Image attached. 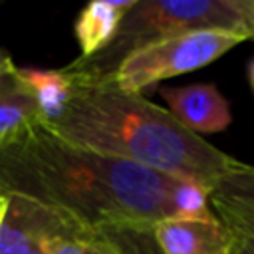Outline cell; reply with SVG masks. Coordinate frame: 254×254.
<instances>
[{
  "instance_id": "7c38bea8",
  "label": "cell",
  "mask_w": 254,
  "mask_h": 254,
  "mask_svg": "<svg viewBox=\"0 0 254 254\" xmlns=\"http://www.w3.org/2000/svg\"><path fill=\"white\" fill-rule=\"evenodd\" d=\"M111 254H163L151 228L141 226H107L95 232Z\"/></svg>"
},
{
  "instance_id": "ba28073f",
  "label": "cell",
  "mask_w": 254,
  "mask_h": 254,
  "mask_svg": "<svg viewBox=\"0 0 254 254\" xmlns=\"http://www.w3.org/2000/svg\"><path fill=\"white\" fill-rule=\"evenodd\" d=\"M40 123L44 121L38 103L14 64L0 73V147Z\"/></svg>"
},
{
  "instance_id": "2e32d148",
  "label": "cell",
  "mask_w": 254,
  "mask_h": 254,
  "mask_svg": "<svg viewBox=\"0 0 254 254\" xmlns=\"http://www.w3.org/2000/svg\"><path fill=\"white\" fill-rule=\"evenodd\" d=\"M10 65H14V60H12V54H10L8 50H4V48H0V73H2L4 69H8Z\"/></svg>"
},
{
  "instance_id": "7a4b0ae2",
  "label": "cell",
  "mask_w": 254,
  "mask_h": 254,
  "mask_svg": "<svg viewBox=\"0 0 254 254\" xmlns=\"http://www.w3.org/2000/svg\"><path fill=\"white\" fill-rule=\"evenodd\" d=\"M46 127L75 147L196 183L208 192L238 161L185 129L167 107L113 83H73L62 115Z\"/></svg>"
},
{
  "instance_id": "6da1fadb",
  "label": "cell",
  "mask_w": 254,
  "mask_h": 254,
  "mask_svg": "<svg viewBox=\"0 0 254 254\" xmlns=\"http://www.w3.org/2000/svg\"><path fill=\"white\" fill-rule=\"evenodd\" d=\"M8 194L52 206L91 232L212 214L204 187L85 151L44 123L0 147V196Z\"/></svg>"
},
{
  "instance_id": "8fae6325",
  "label": "cell",
  "mask_w": 254,
  "mask_h": 254,
  "mask_svg": "<svg viewBox=\"0 0 254 254\" xmlns=\"http://www.w3.org/2000/svg\"><path fill=\"white\" fill-rule=\"evenodd\" d=\"M210 196L254 210V165L236 161L212 187Z\"/></svg>"
},
{
  "instance_id": "3957f363",
  "label": "cell",
  "mask_w": 254,
  "mask_h": 254,
  "mask_svg": "<svg viewBox=\"0 0 254 254\" xmlns=\"http://www.w3.org/2000/svg\"><path fill=\"white\" fill-rule=\"evenodd\" d=\"M198 30H226L254 40V0H135L113 40L91 58H75L64 71L73 83H109L129 54Z\"/></svg>"
},
{
  "instance_id": "9a60e30c",
  "label": "cell",
  "mask_w": 254,
  "mask_h": 254,
  "mask_svg": "<svg viewBox=\"0 0 254 254\" xmlns=\"http://www.w3.org/2000/svg\"><path fill=\"white\" fill-rule=\"evenodd\" d=\"M236 234V232H234ZM234 254H254V242L236 234V246H234Z\"/></svg>"
},
{
  "instance_id": "4fadbf2b",
  "label": "cell",
  "mask_w": 254,
  "mask_h": 254,
  "mask_svg": "<svg viewBox=\"0 0 254 254\" xmlns=\"http://www.w3.org/2000/svg\"><path fill=\"white\" fill-rule=\"evenodd\" d=\"M210 208L228 228L254 242V210L212 196H210Z\"/></svg>"
},
{
  "instance_id": "8992f818",
  "label": "cell",
  "mask_w": 254,
  "mask_h": 254,
  "mask_svg": "<svg viewBox=\"0 0 254 254\" xmlns=\"http://www.w3.org/2000/svg\"><path fill=\"white\" fill-rule=\"evenodd\" d=\"M163 254H234L236 234L214 212L208 216H171L151 226Z\"/></svg>"
},
{
  "instance_id": "ac0fdd59",
  "label": "cell",
  "mask_w": 254,
  "mask_h": 254,
  "mask_svg": "<svg viewBox=\"0 0 254 254\" xmlns=\"http://www.w3.org/2000/svg\"><path fill=\"white\" fill-rule=\"evenodd\" d=\"M4 212H6V196H0V222L4 218Z\"/></svg>"
},
{
  "instance_id": "e0dca14e",
  "label": "cell",
  "mask_w": 254,
  "mask_h": 254,
  "mask_svg": "<svg viewBox=\"0 0 254 254\" xmlns=\"http://www.w3.org/2000/svg\"><path fill=\"white\" fill-rule=\"evenodd\" d=\"M246 77H248V85H250V89L254 91V58L248 62V65H246Z\"/></svg>"
},
{
  "instance_id": "5bb4252c",
  "label": "cell",
  "mask_w": 254,
  "mask_h": 254,
  "mask_svg": "<svg viewBox=\"0 0 254 254\" xmlns=\"http://www.w3.org/2000/svg\"><path fill=\"white\" fill-rule=\"evenodd\" d=\"M46 254H111L97 234L83 238H52L44 244Z\"/></svg>"
},
{
  "instance_id": "5b68a950",
  "label": "cell",
  "mask_w": 254,
  "mask_h": 254,
  "mask_svg": "<svg viewBox=\"0 0 254 254\" xmlns=\"http://www.w3.org/2000/svg\"><path fill=\"white\" fill-rule=\"evenodd\" d=\"M93 234L95 232L52 206L26 196L8 194L6 212L0 222V254H46V240Z\"/></svg>"
},
{
  "instance_id": "30bf717a",
  "label": "cell",
  "mask_w": 254,
  "mask_h": 254,
  "mask_svg": "<svg viewBox=\"0 0 254 254\" xmlns=\"http://www.w3.org/2000/svg\"><path fill=\"white\" fill-rule=\"evenodd\" d=\"M20 75L28 83V87L38 103L44 125L54 123L62 115V111L71 95V89H73L71 77L64 71V67H60V69L20 67Z\"/></svg>"
},
{
  "instance_id": "52a82bcc",
  "label": "cell",
  "mask_w": 254,
  "mask_h": 254,
  "mask_svg": "<svg viewBox=\"0 0 254 254\" xmlns=\"http://www.w3.org/2000/svg\"><path fill=\"white\" fill-rule=\"evenodd\" d=\"M167 111L190 133H222L232 123L228 99L212 83L163 87Z\"/></svg>"
},
{
  "instance_id": "9c48e42d",
  "label": "cell",
  "mask_w": 254,
  "mask_h": 254,
  "mask_svg": "<svg viewBox=\"0 0 254 254\" xmlns=\"http://www.w3.org/2000/svg\"><path fill=\"white\" fill-rule=\"evenodd\" d=\"M133 4L135 0H97L83 6L73 24L79 46L77 58H91L101 52L113 40L123 16Z\"/></svg>"
},
{
  "instance_id": "277c9868",
  "label": "cell",
  "mask_w": 254,
  "mask_h": 254,
  "mask_svg": "<svg viewBox=\"0 0 254 254\" xmlns=\"http://www.w3.org/2000/svg\"><path fill=\"white\" fill-rule=\"evenodd\" d=\"M246 38L226 30H198L149 44L129 54L115 69L109 83L129 93H143L163 79L200 69Z\"/></svg>"
}]
</instances>
